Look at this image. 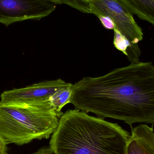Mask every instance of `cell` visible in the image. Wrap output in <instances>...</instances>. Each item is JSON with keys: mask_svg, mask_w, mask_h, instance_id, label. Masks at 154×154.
<instances>
[{"mask_svg": "<svg viewBox=\"0 0 154 154\" xmlns=\"http://www.w3.org/2000/svg\"><path fill=\"white\" fill-rule=\"evenodd\" d=\"M69 103L98 117L135 123L154 122V66L131 63L102 76L84 77L72 86Z\"/></svg>", "mask_w": 154, "mask_h": 154, "instance_id": "obj_1", "label": "cell"}, {"mask_svg": "<svg viewBox=\"0 0 154 154\" xmlns=\"http://www.w3.org/2000/svg\"><path fill=\"white\" fill-rule=\"evenodd\" d=\"M130 136L117 123L75 109L60 118L49 147L56 154H125Z\"/></svg>", "mask_w": 154, "mask_h": 154, "instance_id": "obj_2", "label": "cell"}, {"mask_svg": "<svg viewBox=\"0 0 154 154\" xmlns=\"http://www.w3.org/2000/svg\"><path fill=\"white\" fill-rule=\"evenodd\" d=\"M59 118L50 101L39 105H9L0 102V136L7 144L23 145L48 139Z\"/></svg>", "mask_w": 154, "mask_h": 154, "instance_id": "obj_3", "label": "cell"}, {"mask_svg": "<svg viewBox=\"0 0 154 154\" xmlns=\"http://www.w3.org/2000/svg\"><path fill=\"white\" fill-rule=\"evenodd\" d=\"M89 3L91 14L110 17L115 23V29L128 40L135 53L140 57L141 50L137 43L143 40V32L133 14L116 0H91Z\"/></svg>", "mask_w": 154, "mask_h": 154, "instance_id": "obj_4", "label": "cell"}, {"mask_svg": "<svg viewBox=\"0 0 154 154\" xmlns=\"http://www.w3.org/2000/svg\"><path fill=\"white\" fill-rule=\"evenodd\" d=\"M51 0H0V23L9 25L24 21L40 20L56 10Z\"/></svg>", "mask_w": 154, "mask_h": 154, "instance_id": "obj_5", "label": "cell"}, {"mask_svg": "<svg viewBox=\"0 0 154 154\" xmlns=\"http://www.w3.org/2000/svg\"><path fill=\"white\" fill-rule=\"evenodd\" d=\"M70 83L61 79L43 81L24 88L4 91L0 102L9 105H39L49 102L50 99L61 89Z\"/></svg>", "mask_w": 154, "mask_h": 154, "instance_id": "obj_6", "label": "cell"}, {"mask_svg": "<svg viewBox=\"0 0 154 154\" xmlns=\"http://www.w3.org/2000/svg\"><path fill=\"white\" fill-rule=\"evenodd\" d=\"M132 129L125 154H154L153 126L141 125Z\"/></svg>", "mask_w": 154, "mask_h": 154, "instance_id": "obj_7", "label": "cell"}, {"mask_svg": "<svg viewBox=\"0 0 154 154\" xmlns=\"http://www.w3.org/2000/svg\"><path fill=\"white\" fill-rule=\"evenodd\" d=\"M138 18L154 25V0H116Z\"/></svg>", "mask_w": 154, "mask_h": 154, "instance_id": "obj_8", "label": "cell"}, {"mask_svg": "<svg viewBox=\"0 0 154 154\" xmlns=\"http://www.w3.org/2000/svg\"><path fill=\"white\" fill-rule=\"evenodd\" d=\"M72 86L73 84L70 83L68 86L61 89L50 99L52 106L59 119L63 114L61 111L62 108L69 103L72 93Z\"/></svg>", "mask_w": 154, "mask_h": 154, "instance_id": "obj_9", "label": "cell"}, {"mask_svg": "<svg viewBox=\"0 0 154 154\" xmlns=\"http://www.w3.org/2000/svg\"><path fill=\"white\" fill-rule=\"evenodd\" d=\"M104 28L109 30H114L115 24L112 19L108 16L99 15L97 16Z\"/></svg>", "mask_w": 154, "mask_h": 154, "instance_id": "obj_10", "label": "cell"}, {"mask_svg": "<svg viewBox=\"0 0 154 154\" xmlns=\"http://www.w3.org/2000/svg\"><path fill=\"white\" fill-rule=\"evenodd\" d=\"M33 154H56L50 147H42Z\"/></svg>", "mask_w": 154, "mask_h": 154, "instance_id": "obj_11", "label": "cell"}, {"mask_svg": "<svg viewBox=\"0 0 154 154\" xmlns=\"http://www.w3.org/2000/svg\"><path fill=\"white\" fill-rule=\"evenodd\" d=\"M7 144L0 136V154H7Z\"/></svg>", "mask_w": 154, "mask_h": 154, "instance_id": "obj_12", "label": "cell"}, {"mask_svg": "<svg viewBox=\"0 0 154 154\" xmlns=\"http://www.w3.org/2000/svg\"><path fill=\"white\" fill-rule=\"evenodd\" d=\"M51 1H52L54 2L55 3H56L57 5H61L62 3H61V0H51Z\"/></svg>", "mask_w": 154, "mask_h": 154, "instance_id": "obj_13", "label": "cell"}, {"mask_svg": "<svg viewBox=\"0 0 154 154\" xmlns=\"http://www.w3.org/2000/svg\"><path fill=\"white\" fill-rule=\"evenodd\" d=\"M84 1H86V2H90L91 0H84Z\"/></svg>", "mask_w": 154, "mask_h": 154, "instance_id": "obj_14", "label": "cell"}]
</instances>
